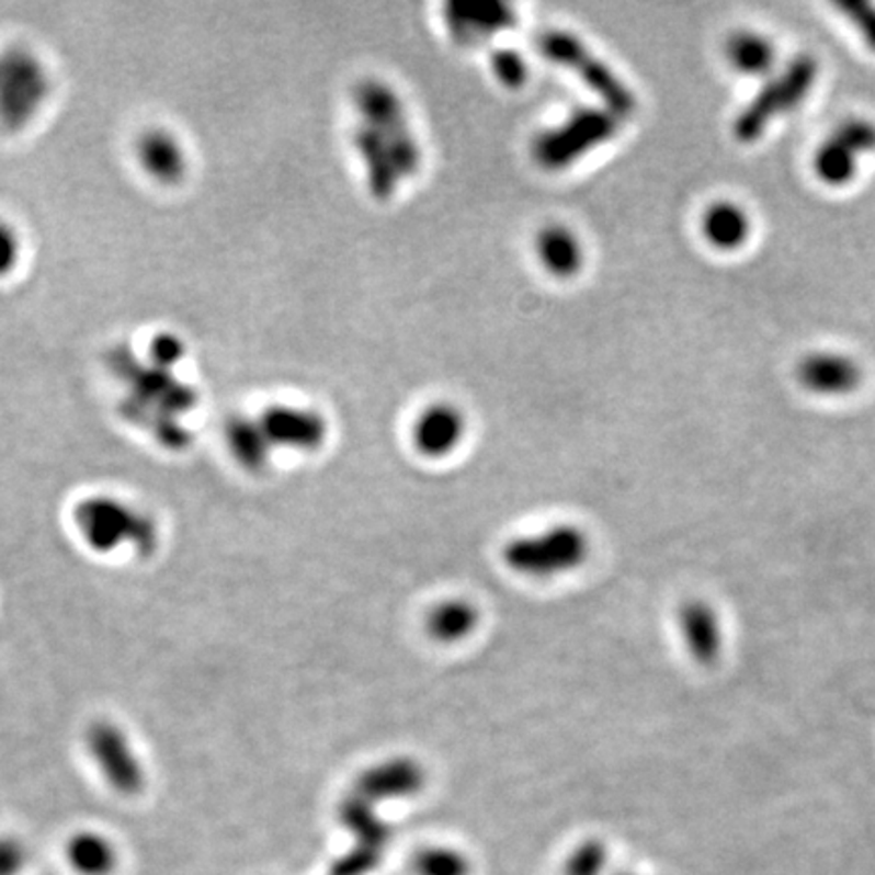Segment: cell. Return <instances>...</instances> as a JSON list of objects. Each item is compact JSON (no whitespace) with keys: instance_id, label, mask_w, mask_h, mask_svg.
<instances>
[{"instance_id":"obj_1","label":"cell","mask_w":875,"mask_h":875,"mask_svg":"<svg viewBox=\"0 0 875 875\" xmlns=\"http://www.w3.org/2000/svg\"><path fill=\"white\" fill-rule=\"evenodd\" d=\"M54 71L27 43L0 49V130L25 133L54 100Z\"/></svg>"},{"instance_id":"obj_2","label":"cell","mask_w":875,"mask_h":875,"mask_svg":"<svg viewBox=\"0 0 875 875\" xmlns=\"http://www.w3.org/2000/svg\"><path fill=\"white\" fill-rule=\"evenodd\" d=\"M819 76L817 59L810 55H798L783 71L770 80L757 98L743 107L742 114L736 118L734 134L736 138L750 145L766 133L770 124L784 114L793 112L805 102Z\"/></svg>"},{"instance_id":"obj_3","label":"cell","mask_w":875,"mask_h":875,"mask_svg":"<svg viewBox=\"0 0 875 875\" xmlns=\"http://www.w3.org/2000/svg\"><path fill=\"white\" fill-rule=\"evenodd\" d=\"M353 104L361 116V124L370 126L389 148L399 174L410 177L416 173L420 167V148L398 93L384 81L363 80L353 90Z\"/></svg>"},{"instance_id":"obj_4","label":"cell","mask_w":875,"mask_h":875,"mask_svg":"<svg viewBox=\"0 0 875 875\" xmlns=\"http://www.w3.org/2000/svg\"><path fill=\"white\" fill-rule=\"evenodd\" d=\"M590 554L588 535L576 525H556L552 530L518 537L504 545V564L521 576L552 578L580 568Z\"/></svg>"},{"instance_id":"obj_5","label":"cell","mask_w":875,"mask_h":875,"mask_svg":"<svg viewBox=\"0 0 875 875\" xmlns=\"http://www.w3.org/2000/svg\"><path fill=\"white\" fill-rule=\"evenodd\" d=\"M618 128L621 116L606 107L580 110L561 126L539 134L533 140V157L547 171H559L611 140Z\"/></svg>"},{"instance_id":"obj_6","label":"cell","mask_w":875,"mask_h":875,"mask_svg":"<svg viewBox=\"0 0 875 875\" xmlns=\"http://www.w3.org/2000/svg\"><path fill=\"white\" fill-rule=\"evenodd\" d=\"M539 52L559 66L570 67L583 83L600 95L604 107L621 118L635 112L637 98L604 61H600L582 41L566 31H545L539 37Z\"/></svg>"},{"instance_id":"obj_7","label":"cell","mask_w":875,"mask_h":875,"mask_svg":"<svg viewBox=\"0 0 875 875\" xmlns=\"http://www.w3.org/2000/svg\"><path fill=\"white\" fill-rule=\"evenodd\" d=\"M875 152V124L865 118L841 122L815 152V174L827 186H845L857 174L863 155Z\"/></svg>"},{"instance_id":"obj_8","label":"cell","mask_w":875,"mask_h":875,"mask_svg":"<svg viewBox=\"0 0 875 875\" xmlns=\"http://www.w3.org/2000/svg\"><path fill=\"white\" fill-rule=\"evenodd\" d=\"M136 167L155 185L179 186L191 173V152L181 134L167 126H150L136 136Z\"/></svg>"},{"instance_id":"obj_9","label":"cell","mask_w":875,"mask_h":875,"mask_svg":"<svg viewBox=\"0 0 875 875\" xmlns=\"http://www.w3.org/2000/svg\"><path fill=\"white\" fill-rule=\"evenodd\" d=\"M796 379L807 391L822 398H843L862 385V367L841 353L819 351L803 359L796 367Z\"/></svg>"},{"instance_id":"obj_10","label":"cell","mask_w":875,"mask_h":875,"mask_svg":"<svg viewBox=\"0 0 875 875\" xmlns=\"http://www.w3.org/2000/svg\"><path fill=\"white\" fill-rule=\"evenodd\" d=\"M258 424L265 440L300 451L319 448L327 436V422L317 411L292 406H274L265 410L262 418H258Z\"/></svg>"},{"instance_id":"obj_11","label":"cell","mask_w":875,"mask_h":875,"mask_svg":"<svg viewBox=\"0 0 875 875\" xmlns=\"http://www.w3.org/2000/svg\"><path fill=\"white\" fill-rule=\"evenodd\" d=\"M425 786V770L413 758H391L367 770L359 781V795L367 800L410 798Z\"/></svg>"},{"instance_id":"obj_12","label":"cell","mask_w":875,"mask_h":875,"mask_svg":"<svg viewBox=\"0 0 875 875\" xmlns=\"http://www.w3.org/2000/svg\"><path fill=\"white\" fill-rule=\"evenodd\" d=\"M679 628L695 663L712 667L724 649V628L719 614L705 600H690L679 611Z\"/></svg>"},{"instance_id":"obj_13","label":"cell","mask_w":875,"mask_h":875,"mask_svg":"<svg viewBox=\"0 0 875 875\" xmlns=\"http://www.w3.org/2000/svg\"><path fill=\"white\" fill-rule=\"evenodd\" d=\"M465 436V418L451 404H434L420 413L413 425L416 448L430 458L451 454Z\"/></svg>"},{"instance_id":"obj_14","label":"cell","mask_w":875,"mask_h":875,"mask_svg":"<svg viewBox=\"0 0 875 875\" xmlns=\"http://www.w3.org/2000/svg\"><path fill=\"white\" fill-rule=\"evenodd\" d=\"M353 146H355L361 164H363V171L367 177V186H370L373 197L379 201L391 200L398 189L401 174H399L398 164L384 140L373 133L370 126L359 122L357 126L353 128Z\"/></svg>"},{"instance_id":"obj_15","label":"cell","mask_w":875,"mask_h":875,"mask_svg":"<svg viewBox=\"0 0 875 875\" xmlns=\"http://www.w3.org/2000/svg\"><path fill=\"white\" fill-rule=\"evenodd\" d=\"M515 13L501 2H452L448 4V25L452 35L463 41L489 37L497 31L513 27Z\"/></svg>"},{"instance_id":"obj_16","label":"cell","mask_w":875,"mask_h":875,"mask_svg":"<svg viewBox=\"0 0 875 875\" xmlns=\"http://www.w3.org/2000/svg\"><path fill=\"white\" fill-rule=\"evenodd\" d=\"M478 623H480V612L473 602H468L465 598H452L432 609L428 614L425 628L428 635L438 643L452 645L470 637L477 630Z\"/></svg>"},{"instance_id":"obj_17","label":"cell","mask_w":875,"mask_h":875,"mask_svg":"<svg viewBox=\"0 0 875 875\" xmlns=\"http://www.w3.org/2000/svg\"><path fill=\"white\" fill-rule=\"evenodd\" d=\"M703 234L717 250H738L750 236V219L742 207L721 201L703 215Z\"/></svg>"},{"instance_id":"obj_18","label":"cell","mask_w":875,"mask_h":875,"mask_svg":"<svg viewBox=\"0 0 875 875\" xmlns=\"http://www.w3.org/2000/svg\"><path fill=\"white\" fill-rule=\"evenodd\" d=\"M726 55L729 64L746 76L769 73L776 59L774 45L764 35L754 31L734 33L726 43Z\"/></svg>"},{"instance_id":"obj_19","label":"cell","mask_w":875,"mask_h":875,"mask_svg":"<svg viewBox=\"0 0 875 875\" xmlns=\"http://www.w3.org/2000/svg\"><path fill=\"white\" fill-rule=\"evenodd\" d=\"M537 250L545 268L557 276H571L582 264V248L566 227H545L537 238Z\"/></svg>"},{"instance_id":"obj_20","label":"cell","mask_w":875,"mask_h":875,"mask_svg":"<svg viewBox=\"0 0 875 875\" xmlns=\"http://www.w3.org/2000/svg\"><path fill=\"white\" fill-rule=\"evenodd\" d=\"M341 821L359 837V845L382 851L391 837V829L373 813L372 800L361 795L351 796L341 805Z\"/></svg>"},{"instance_id":"obj_21","label":"cell","mask_w":875,"mask_h":875,"mask_svg":"<svg viewBox=\"0 0 875 875\" xmlns=\"http://www.w3.org/2000/svg\"><path fill=\"white\" fill-rule=\"evenodd\" d=\"M67 855L81 875H107L116 867V853L104 837L83 833L73 837Z\"/></svg>"},{"instance_id":"obj_22","label":"cell","mask_w":875,"mask_h":875,"mask_svg":"<svg viewBox=\"0 0 875 875\" xmlns=\"http://www.w3.org/2000/svg\"><path fill=\"white\" fill-rule=\"evenodd\" d=\"M416 875H470V862L456 849L428 848L413 855Z\"/></svg>"},{"instance_id":"obj_23","label":"cell","mask_w":875,"mask_h":875,"mask_svg":"<svg viewBox=\"0 0 875 875\" xmlns=\"http://www.w3.org/2000/svg\"><path fill=\"white\" fill-rule=\"evenodd\" d=\"M609 863V851L602 841L588 839L573 849L568 862L564 863V875H602Z\"/></svg>"},{"instance_id":"obj_24","label":"cell","mask_w":875,"mask_h":875,"mask_svg":"<svg viewBox=\"0 0 875 875\" xmlns=\"http://www.w3.org/2000/svg\"><path fill=\"white\" fill-rule=\"evenodd\" d=\"M25 239L21 229L0 217V280L11 279L23 264Z\"/></svg>"},{"instance_id":"obj_25","label":"cell","mask_w":875,"mask_h":875,"mask_svg":"<svg viewBox=\"0 0 875 875\" xmlns=\"http://www.w3.org/2000/svg\"><path fill=\"white\" fill-rule=\"evenodd\" d=\"M382 860L379 849L357 845L331 865V875H365L373 872Z\"/></svg>"},{"instance_id":"obj_26","label":"cell","mask_w":875,"mask_h":875,"mask_svg":"<svg viewBox=\"0 0 875 875\" xmlns=\"http://www.w3.org/2000/svg\"><path fill=\"white\" fill-rule=\"evenodd\" d=\"M492 69L501 83L509 88H519L527 73L523 57L511 49H499L497 54L492 55Z\"/></svg>"},{"instance_id":"obj_27","label":"cell","mask_w":875,"mask_h":875,"mask_svg":"<svg viewBox=\"0 0 875 875\" xmlns=\"http://www.w3.org/2000/svg\"><path fill=\"white\" fill-rule=\"evenodd\" d=\"M841 13L860 31L863 41L875 52V7L870 2H839Z\"/></svg>"},{"instance_id":"obj_28","label":"cell","mask_w":875,"mask_h":875,"mask_svg":"<svg viewBox=\"0 0 875 875\" xmlns=\"http://www.w3.org/2000/svg\"><path fill=\"white\" fill-rule=\"evenodd\" d=\"M25 863V851L11 839H0V875H16Z\"/></svg>"},{"instance_id":"obj_29","label":"cell","mask_w":875,"mask_h":875,"mask_svg":"<svg viewBox=\"0 0 875 875\" xmlns=\"http://www.w3.org/2000/svg\"><path fill=\"white\" fill-rule=\"evenodd\" d=\"M618 875H633V874H618Z\"/></svg>"}]
</instances>
